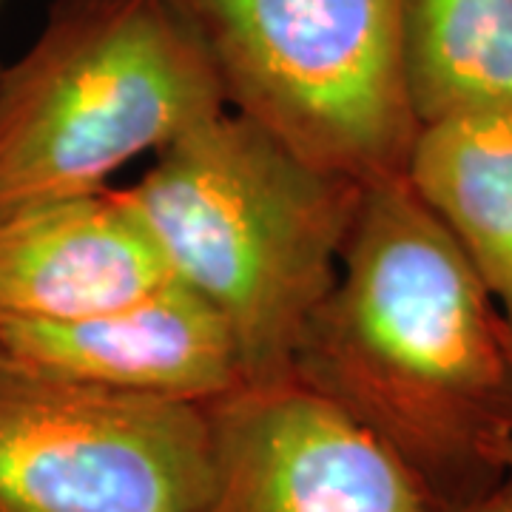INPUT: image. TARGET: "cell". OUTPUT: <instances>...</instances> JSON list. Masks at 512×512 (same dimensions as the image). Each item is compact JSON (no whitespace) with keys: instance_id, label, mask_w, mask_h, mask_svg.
Returning a JSON list of instances; mask_svg holds the SVG:
<instances>
[{"instance_id":"1","label":"cell","mask_w":512,"mask_h":512,"mask_svg":"<svg viewBox=\"0 0 512 512\" xmlns=\"http://www.w3.org/2000/svg\"><path fill=\"white\" fill-rule=\"evenodd\" d=\"M293 379L348 413L458 512L507 476V319L407 177L365 185Z\"/></svg>"},{"instance_id":"2","label":"cell","mask_w":512,"mask_h":512,"mask_svg":"<svg viewBox=\"0 0 512 512\" xmlns=\"http://www.w3.org/2000/svg\"><path fill=\"white\" fill-rule=\"evenodd\" d=\"M123 194L171 276L225 319L245 384L291 379L302 330L339 276L365 185L225 109L160 148Z\"/></svg>"},{"instance_id":"6","label":"cell","mask_w":512,"mask_h":512,"mask_svg":"<svg viewBox=\"0 0 512 512\" xmlns=\"http://www.w3.org/2000/svg\"><path fill=\"white\" fill-rule=\"evenodd\" d=\"M202 512H444L402 458L296 379L211 402Z\"/></svg>"},{"instance_id":"12","label":"cell","mask_w":512,"mask_h":512,"mask_svg":"<svg viewBox=\"0 0 512 512\" xmlns=\"http://www.w3.org/2000/svg\"><path fill=\"white\" fill-rule=\"evenodd\" d=\"M507 345H510V353H512V325L507 322ZM507 470H512V447L510 453H507Z\"/></svg>"},{"instance_id":"9","label":"cell","mask_w":512,"mask_h":512,"mask_svg":"<svg viewBox=\"0 0 512 512\" xmlns=\"http://www.w3.org/2000/svg\"><path fill=\"white\" fill-rule=\"evenodd\" d=\"M404 177L512 325V109L421 126Z\"/></svg>"},{"instance_id":"7","label":"cell","mask_w":512,"mask_h":512,"mask_svg":"<svg viewBox=\"0 0 512 512\" xmlns=\"http://www.w3.org/2000/svg\"><path fill=\"white\" fill-rule=\"evenodd\" d=\"M0 359L114 393L211 404L245 384L220 313L177 279L74 319L0 316Z\"/></svg>"},{"instance_id":"8","label":"cell","mask_w":512,"mask_h":512,"mask_svg":"<svg viewBox=\"0 0 512 512\" xmlns=\"http://www.w3.org/2000/svg\"><path fill=\"white\" fill-rule=\"evenodd\" d=\"M171 279L123 188L0 205V316H89Z\"/></svg>"},{"instance_id":"4","label":"cell","mask_w":512,"mask_h":512,"mask_svg":"<svg viewBox=\"0 0 512 512\" xmlns=\"http://www.w3.org/2000/svg\"><path fill=\"white\" fill-rule=\"evenodd\" d=\"M225 106L299 157L373 185L407 168L419 120L404 80V0H165Z\"/></svg>"},{"instance_id":"10","label":"cell","mask_w":512,"mask_h":512,"mask_svg":"<svg viewBox=\"0 0 512 512\" xmlns=\"http://www.w3.org/2000/svg\"><path fill=\"white\" fill-rule=\"evenodd\" d=\"M402 52L419 128L512 109V0H404Z\"/></svg>"},{"instance_id":"13","label":"cell","mask_w":512,"mask_h":512,"mask_svg":"<svg viewBox=\"0 0 512 512\" xmlns=\"http://www.w3.org/2000/svg\"><path fill=\"white\" fill-rule=\"evenodd\" d=\"M0 6H3V0H0Z\"/></svg>"},{"instance_id":"3","label":"cell","mask_w":512,"mask_h":512,"mask_svg":"<svg viewBox=\"0 0 512 512\" xmlns=\"http://www.w3.org/2000/svg\"><path fill=\"white\" fill-rule=\"evenodd\" d=\"M225 109L165 0H55L29 52L0 66V205L109 188Z\"/></svg>"},{"instance_id":"5","label":"cell","mask_w":512,"mask_h":512,"mask_svg":"<svg viewBox=\"0 0 512 512\" xmlns=\"http://www.w3.org/2000/svg\"><path fill=\"white\" fill-rule=\"evenodd\" d=\"M211 473V404L0 359V512H202Z\"/></svg>"},{"instance_id":"11","label":"cell","mask_w":512,"mask_h":512,"mask_svg":"<svg viewBox=\"0 0 512 512\" xmlns=\"http://www.w3.org/2000/svg\"><path fill=\"white\" fill-rule=\"evenodd\" d=\"M458 512H512V470L495 484L490 493H484Z\"/></svg>"}]
</instances>
